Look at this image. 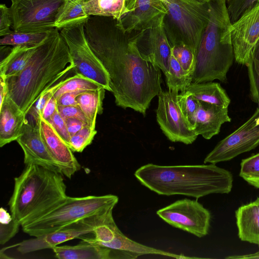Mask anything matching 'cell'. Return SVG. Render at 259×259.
I'll return each mask as SVG.
<instances>
[{
	"label": "cell",
	"instance_id": "cell-12",
	"mask_svg": "<svg viewBox=\"0 0 259 259\" xmlns=\"http://www.w3.org/2000/svg\"><path fill=\"white\" fill-rule=\"evenodd\" d=\"M178 93L161 90L158 95L156 119L163 134L173 142L193 143L198 135L192 130L178 101Z\"/></svg>",
	"mask_w": 259,
	"mask_h": 259
},
{
	"label": "cell",
	"instance_id": "cell-19",
	"mask_svg": "<svg viewBox=\"0 0 259 259\" xmlns=\"http://www.w3.org/2000/svg\"><path fill=\"white\" fill-rule=\"evenodd\" d=\"M149 30L146 44L138 46L142 56L158 67L165 75L169 69L171 47L165 33L163 22Z\"/></svg>",
	"mask_w": 259,
	"mask_h": 259
},
{
	"label": "cell",
	"instance_id": "cell-38",
	"mask_svg": "<svg viewBox=\"0 0 259 259\" xmlns=\"http://www.w3.org/2000/svg\"><path fill=\"white\" fill-rule=\"evenodd\" d=\"M48 122L58 135L68 144L71 136L68 132L65 120L60 115L58 109Z\"/></svg>",
	"mask_w": 259,
	"mask_h": 259
},
{
	"label": "cell",
	"instance_id": "cell-2",
	"mask_svg": "<svg viewBox=\"0 0 259 259\" xmlns=\"http://www.w3.org/2000/svg\"><path fill=\"white\" fill-rule=\"evenodd\" d=\"M74 67L68 47L55 28L36 47L23 69L5 78L7 95L26 115L40 96Z\"/></svg>",
	"mask_w": 259,
	"mask_h": 259
},
{
	"label": "cell",
	"instance_id": "cell-27",
	"mask_svg": "<svg viewBox=\"0 0 259 259\" xmlns=\"http://www.w3.org/2000/svg\"><path fill=\"white\" fill-rule=\"evenodd\" d=\"M89 16H101L119 19L125 13V0H90L83 4Z\"/></svg>",
	"mask_w": 259,
	"mask_h": 259
},
{
	"label": "cell",
	"instance_id": "cell-20",
	"mask_svg": "<svg viewBox=\"0 0 259 259\" xmlns=\"http://www.w3.org/2000/svg\"><path fill=\"white\" fill-rule=\"evenodd\" d=\"M26 115L7 95L0 106V147L17 141L21 135Z\"/></svg>",
	"mask_w": 259,
	"mask_h": 259
},
{
	"label": "cell",
	"instance_id": "cell-15",
	"mask_svg": "<svg viewBox=\"0 0 259 259\" xmlns=\"http://www.w3.org/2000/svg\"><path fill=\"white\" fill-rule=\"evenodd\" d=\"M231 40L236 62L246 65L259 39V1L232 23Z\"/></svg>",
	"mask_w": 259,
	"mask_h": 259
},
{
	"label": "cell",
	"instance_id": "cell-45",
	"mask_svg": "<svg viewBox=\"0 0 259 259\" xmlns=\"http://www.w3.org/2000/svg\"><path fill=\"white\" fill-rule=\"evenodd\" d=\"M241 177L250 185L259 189V173L242 176Z\"/></svg>",
	"mask_w": 259,
	"mask_h": 259
},
{
	"label": "cell",
	"instance_id": "cell-9",
	"mask_svg": "<svg viewBox=\"0 0 259 259\" xmlns=\"http://www.w3.org/2000/svg\"><path fill=\"white\" fill-rule=\"evenodd\" d=\"M14 30L42 32L55 28L60 7L65 0H11Z\"/></svg>",
	"mask_w": 259,
	"mask_h": 259
},
{
	"label": "cell",
	"instance_id": "cell-43",
	"mask_svg": "<svg viewBox=\"0 0 259 259\" xmlns=\"http://www.w3.org/2000/svg\"><path fill=\"white\" fill-rule=\"evenodd\" d=\"M64 120L68 132L71 137L84 126L90 125L88 123L75 118L69 117Z\"/></svg>",
	"mask_w": 259,
	"mask_h": 259
},
{
	"label": "cell",
	"instance_id": "cell-23",
	"mask_svg": "<svg viewBox=\"0 0 259 259\" xmlns=\"http://www.w3.org/2000/svg\"><path fill=\"white\" fill-rule=\"evenodd\" d=\"M185 91L199 101L225 107H228L230 104V99L226 91L218 82H192Z\"/></svg>",
	"mask_w": 259,
	"mask_h": 259
},
{
	"label": "cell",
	"instance_id": "cell-8",
	"mask_svg": "<svg viewBox=\"0 0 259 259\" xmlns=\"http://www.w3.org/2000/svg\"><path fill=\"white\" fill-rule=\"evenodd\" d=\"M84 24L60 30L74 65L73 71L76 74L90 78L111 92L109 74L89 46L84 33Z\"/></svg>",
	"mask_w": 259,
	"mask_h": 259
},
{
	"label": "cell",
	"instance_id": "cell-49",
	"mask_svg": "<svg viewBox=\"0 0 259 259\" xmlns=\"http://www.w3.org/2000/svg\"><path fill=\"white\" fill-rule=\"evenodd\" d=\"M82 1L84 3V2H88V1H89L90 0H82Z\"/></svg>",
	"mask_w": 259,
	"mask_h": 259
},
{
	"label": "cell",
	"instance_id": "cell-50",
	"mask_svg": "<svg viewBox=\"0 0 259 259\" xmlns=\"http://www.w3.org/2000/svg\"><path fill=\"white\" fill-rule=\"evenodd\" d=\"M258 106H259V101H258Z\"/></svg>",
	"mask_w": 259,
	"mask_h": 259
},
{
	"label": "cell",
	"instance_id": "cell-22",
	"mask_svg": "<svg viewBox=\"0 0 259 259\" xmlns=\"http://www.w3.org/2000/svg\"><path fill=\"white\" fill-rule=\"evenodd\" d=\"M235 218L239 239L259 245V197L238 207Z\"/></svg>",
	"mask_w": 259,
	"mask_h": 259
},
{
	"label": "cell",
	"instance_id": "cell-34",
	"mask_svg": "<svg viewBox=\"0 0 259 259\" xmlns=\"http://www.w3.org/2000/svg\"><path fill=\"white\" fill-rule=\"evenodd\" d=\"M96 134L95 128L85 126L71 137L68 145L73 152H81L91 144Z\"/></svg>",
	"mask_w": 259,
	"mask_h": 259
},
{
	"label": "cell",
	"instance_id": "cell-7",
	"mask_svg": "<svg viewBox=\"0 0 259 259\" xmlns=\"http://www.w3.org/2000/svg\"><path fill=\"white\" fill-rule=\"evenodd\" d=\"M159 1L167 11L163 25L171 47L184 44L196 54L208 22L209 3L201 5L192 0Z\"/></svg>",
	"mask_w": 259,
	"mask_h": 259
},
{
	"label": "cell",
	"instance_id": "cell-25",
	"mask_svg": "<svg viewBox=\"0 0 259 259\" xmlns=\"http://www.w3.org/2000/svg\"><path fill=\"white\" fill-rule=\"evenodd\" d=\"M82 0H65L60 7L55 22V28H63L85 23L90 16L85 12Z\"/></svg>",
	"mask_w": 259,
	"mask_h": 259
},
{
	"label": "cell",
	"instance_id": "cell-33",
	"mask_svg": "<svg viewBox=\"0 0 259 259\" xmlns=\"http://www.w3.org/2000/svg\"><path fill=\"white\" fill-rule=\"evenodd\" d=\"M21 224L6 209H0V243L3 245L18 232Z\"/></svg>",
	"mask_w": 259,
	"mask_h": 259
},
{
	"label": "cell",
	"instance_id": "cell-10",
	"mask_svg": "<svg viewBox=\"0 0 259 259\" xmlns=\"http://www.w3.org/2000/svg\"><path fill=\"white\" fill-rule=\"evenodd\" d=\"M156 213L171 226L198 237L208 233L210 212L197 200H179L158 210Z\"/></svg>",
	"mask_w": 259,
	"mask_h": 259
},
{
	"label": "cell",
	"instance_id": "cell-29",
	"mask_svg": "<svg viewBox=\"0 0 259 259\" xmlns=\"http://www.w3.org/2000/svg\"><path fill=\"white\" fill-rule=\"evenodd\" d=\"M53 30V29H52ZM42 32H21L12 31L0 39L1 46L33 47L42 42L52 30Z\"/></svg>",
	"mask_w": 259,
	"mask_h": 259
},
{
	"label": "cell",
	"instance_id": "cell-41",
	"mask_svg": "<svg viewBox=\"0 0 259 259\" xmlns=\"http://www.w3.org/2000/svg\"><path fill=\"white\" fill-rule=\"evenodd\" d=\"M57 109L64 119L69 117L75 118L87 122L90 125L87 118L78 106H58Z\"/></svg>",
	"mask_w": 259,
	"mask_h": 259
},
{
	"label": "cell",
	"instance_id": "cell-28",
	"mask_svg": "<svg viewBox=\"0 0 259 259\" xmlns=\"http://www.w3.org/2000/svg\"><path fill=\"white\" fill-rule=\"evenodd\" d=\"M168 90L179 93L184 92L192 82V77L188 74L171 53L169 61V69L165 75Z\"/></svg>",
	"mask_w": 259,
	"mask_h": 259
},
{
	"label": "cell",
	"instance_id": "cell-40",
	"mask_svg": "<svg viewBox=\"0 0 259 259\" xmlns=\"http://www.w3.org/2000/svg\"><path fill=\"white\" fill-rule=\"evenodd\" d=\"M13 25V20L10 9L6 5H0V36H4L12 31L10 28Z\"/></svg>",
	"mask_w": 259,
	"mask_h": 259
},
{
	"label": "cell",
	"instance_id": "cell-18",
	"mask_svg": "<svg viewBox=\"0 0 259 259\" xmlns=\"http://www.w3.org/2000/svg\"><path fill=\"white\" fill-rule=\"evenodd\" d=\"M228 107L199 101L192 122V130L206 140L218 135L222 125L229 122Z\"/></svg>",
	"mask_w": 259,
	"mask_h": 259
},
{
	"label": "cell",
	"instance_id": "cell-6",
	"mask_svg": "<svg viewBox=\"0 0 259 259\" xmlns=\"http://www.w3.org/2000/svg\"><path fill=\"white\" fill-rule=\"evenodd\" d=\"M118 201V197L112 194L81 197L67 196L44 215L21 227L29 235L39 237L114 207Z\"/></svg>",
	"mask_w": 259,
	"mask_h": 259
},
{
	"label": "cell",
	"instance_id": "cell-30",
	"mask_svg": "<svg viewBox=\"0 0 259 259\" xmlns=\"http://www.w3.org/2000/svg\"><path fill=\"white\" fill-rule=\"evenodd\" d=\"M102 88L103 87L96 81L81 75L75 74L74 76L64 79L62 84L54 94V97L57 100L66 92L94 91Z\"/></svg>",
	"mask_w": 259,
	"mask_h": 259
},
{
	"label": "cell",
	"instance_id": "cell-35",
	"mask_svg": "<svg viewBox=\"0 0 259 259\" xmlns=\"http://www.w3.org/2000/svg\"><path fill=\"white\" fill-rule=\"evenodd\" d=\"M63 80H60L50 89L46 90L35 102L29 110L26 115L30 116V119L35 122H39L44 109L48 101L54 95L56 91L63 83Z\"/></svg>",
	"mask_w": 259,
	"mask_h": 259
},
{
	"label": "cell",
	"instance_id": "cell-47",
	"mask_svg": "<svg viewBox=\"0 0 259 259\" xmlns=\"http://www.w3.org/2000/svg\"><path fill=\"white\" fill-rule=\"evenodd\" d=\"M226 258L232 259H246V258H255L259 259V250L257 252L248 254L240 255H232L229 256L225 257Z\"/></svg>",
	"mask_w": 259,
	"mask_h": 259
},
{
	"label": "cell",
	"instance_id": "cell-31",
	"mask_svg": "<svg viewBox=\"0 0 259 259\" xmlns=\"http://www.w3.org/2000/svg\"><path fill=\"white\" fill-rule=\"evenodd\" d=\"M247 68L251 100L259 101V39L254 46L246 64Z\"/></svg>",
	"mask_w": 259,
	"mask_h": 259
},
{
	"label": "cell",
	"instance_id": "cell-14",
	"mask_svg": "<svg viewBox=\"0 0 259 259\" xmlns=\"http://www.w3.org/2000/svg\"><path fill=\"white\" fill-rule=\"evenodd\" d=\"M107 209L80 220L59 230L33 239L23 240L16 245L17 250L21 253L25 254L45 249H53L68 240L81 239L87 234H93L94 229Z\"/></svg>",
	"mask_w": 259,
	"mask_h": 259
},
{
	"label": "cell",
	"instance_id": "cell-37",
	"mask_svg": "<svg viewBox=\"0 0 259 259\" xmlns=\"http://www.w3.org/2000/svg\"><path fill=\"white\" fill-rule=\"evenodd\" d=\"M259 0H226L228 13L232 23L237 20L250 7Z\"/></svg>",
	"mask_w": 259,
	"mask_h": 259
},
{
	"label": "cell",
	"instance_id": "cell-21",
	"mask_svg": "<svg viewBox=\"0 0 259 259\" xmlns=\"http://www.w3.org/2000/svg\"><path fill=\"white\" fill-rule=\"evenodd\" d=\"M78 244L56 246L52 249L59 259L121 258V252L81 239Z\"/></svg>",
	"mask_w": 259,
	"mask_h": 259
},
{
	"label": "cell",
	"instance_id": "cell-11",
	"mask_svg": "<svg viewBox=\"0 0 259 259\" xmlns=\"http://www.w3.org/2000/svg\"><path fill=\"white\" fill-rule=\"evenodd\" d=\"M259 145V107L251 116L234 132L220 141L204 160L217 164L232 160Z\"/></svg>",
	"mask_w": 259,
	"mask_h": 259
},
{
	"label": "cell",
	"instance_id": "cell-17",
	"mask_svg": "<svg viewBox=\"0 0 259 259\" xmlns=\"http://www.w3.org/2000/svg\"><path fill=\"white\" fill-rule=\"evenodd\" d=\"M39 127L41 137L48 151L60 166L63 175L70 179L81 168L73 151L49 122L42 118Z\"/></svg>",
	"mask_w": 259,
	"mask_h": 259
},
{
	"label": "cell",
	"instance_id": "cell-36",
	"mask_svg": "<svg viewBox=\"0 0 259 259\" xmlns=\"http://www.w3.org/2000/svg\"><path fill=\"white\" fill-rule=\"evenodd\" d=\"M178 101L183 114L192 130L193 119L198 107L199 101L186 91L178 94Z\"/></svg>",
	"mask_w": 259,
	"mask_h": 259
},
{
	"label": "cell",
	"instance_id": "cell-16",
	"mask_svg": "<svg viewBox=\"0 0 259 259\" xmlns=\"http://www.w3.org/2000/svg\"><path fill=\"white\" fill-rule=\"evenodd\" d=\"M39 122L26 118L22 133L17 140L23 151L24 163L25 166L37 165L63 175L60 166L48 151L41 137Z\"/></svg>",
	"mask_w": 259,
	"mask_h": 259
},
{
	"label": "cell",
	"instance_id": "cell-32",
	"mask_svg": "<svg viewBox=\"0 0 259 259\" xmlns=\"http://www.w3.org/2000/svg\"><path fill=\"white\" fill-rule=\"evenodd\" d=\"M171 53L183 70L192 77L196 65V54L184 44L171 47Z\"/></svg>",
	"mask_w": 259,
	"mask_h": 259
},
{
	"label": "cell",
	"instance_id": "cell-44",
	"mask_svg": "<svg viewBox=\"0 0 259 259\" xmlns=\"http://www.w3.org/2000/svg\"><path fill=\"white\" fill-rule=\"evenodd\" d=\"M57 100L53 95L46 105L41 118L49 122L57 111Z\"/></svg>",
	"mask_w": 259,
	"mask_h": 259
},
{
	"label": "cell",
	"instance_id": "cell-4",
	"mask_svg": "<svg viewBox=\"0 0 259 259\" xmlns=\"http://www.w3.org/2000/svg\"><path fill=\"white\" fill-rule=\"evenodd\" d=\"M63 176L29 164L14 178L8 205L11 214L21 226L42 217L67 196Z\"/></svg>",
	"mask_w": 259,
	"mask_h": 259
},
{
	"label": "cell",
	"instance_id": "cell-46",
	"mask_svg": "<svg viewBox=\"0 0 259 259\" xmlns=\"http://www.w3.org/2000/svg\"><path fill=\"white\" fill-rule=\"evenodd\" d=\"M7 93V90L5 79L0 76V106L2 105Z\"/></svg>",
	"mask_w": 259,
	"mask_h": 259
},
{
	"label": "cell",
	"instance_id": "cell-48",
	"mask_svg": "<svg viewBox=\"0 0 259 259\" xmlns=\"http://www.w3.org/2000/svg\"><path fill=\"white\" fill-rule=\"evenodd\" d=\"M194 2L201 4L204 5L208 3L211 0H192Z\"/></svg>",
	"mask_w": 259,
	"mask_h": 259
},
{
	"label": "cell",
	"instance_id": "cell-3",
	"mask_svg": "<svg viewBox=\"0 0 259 259\" xmlns=\"http://www.w3.org/2000/svg\"><path fill=\"white\" fill-rule=\"evenodd\" d=\"M134 175L144 186L159 195H182L197 199L211 194H228L232 189L231 171L208 165L163 166L148 163Z\"/></svg>",
	"mask_w": 259,
	"mask_h": 259
},
{
	"label": "cell",
	"instance_id": "cell-24",
	"mask_svg": "<svg viewBox=\"0 0 259 259\" xmlns=\"http://www.w3.org/2000/svg\"><path fill=\"white\" fill-rule=\"evenodd\" d=\"M36 46L13 47L1 61L0 76L6 78L18 74L27 64Z\"/></svg>",
	"mask_w": 259,
	"mask_h": 259
},
{
	"label": "cell",
	"instance_id": "cell-42",
	"mask_svg": "<svg viewBox=\"0 0 259 259\" xmlns=\"http://www.w3.org/2000/svg\"><path fill=\"white\" fill-rule=\"evenodd\" d=\"M83 92L85 91H79L64 93L56 100L57 105L61 106H77L76 98Z\"/></svg>",
	"mask_w": 259,
	"mask_h": 259
},
{
	"label": "cell",
	"instance_id": "cell-26",
	"mask_svg": "<svg viewBox=\"0 0 259 259\" xmlns=\"http://www.w3.org/2000/svg\"><path fill=\"white\" fill-rule=\"evenodd\" d=\"M105 90L102 88L97 90L85 91L76 98L77 106L87 118L91 126L94 128L97 115L103 113Z\"/></svg>",
	"mask_w": 259,
	"mask_h": 259
},
{
	"label": "cell",
	"instance_id": "cell-5",
	"mask_svg": "<svg viewBox=\"0 0 259 259\" xmlns=\"http://www.w3.org/2000/svg\"><path fill=\"white\" fill-rule=\"evenodd\" d=\"M209 10L208 22L196 52L193 83L215 79L227 82V75L234 59L231 34L232 23L226 0H211Z\"/></svg>",
	"mask_w": 259,
	"mask_h": 259
},
{
	"label": "cell",
	"instance_id": "cell-13",
	"mask_svg": "<svg viewBox=\"0 0 259 259\" xmlns=\"http://www.w3.org/2000/svg\"><path fill=\"white\" fill-rule=\"evenodd\" d=\"M167 13L159 0H125V13L116 25L126 33L145 31L163 22Z\"/></svg>",
	"mask_w": 259,
	"mask_h": 259
},
{
	"label": "cell",
	"instance_id": "cell-1",
	"mask_svg": "<svg viewBox=\"0 0 259 259\" xmlns=\"http://www.w3.org/2000/svg\"><path fill=\"white\" fill-rule=\"evenodd\" d=\"M124 33L116 19L90 16L84 33L91 49L107 71L116 104L145 115L152 99L162 90L161 70L146 60L138 43L143 36Z\"/></svg>",
	"mask_w": 259,
	"mask_h": 259
},
{
	"label": "cell",
	"instance_id": "cell-39",
	"mask_svg": "<svg viewBox=\"0 0 259 259\" xmlns=\"http://www.w3.org/2000/svg\"><path fill=\"white\" fill-rule=\"evenodd\" d=\"M259 173V153L242 160L239 176Z\"/></svg>",
	"mask_w": 259,
	"mask_h": 259
}]
</instances>
